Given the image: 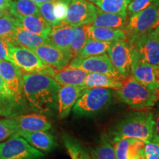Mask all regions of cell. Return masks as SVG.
I'll list each match as a JSON object with an SVG mask.
<instances>
[{"instance_id":"cell-1","label":"cell","mask_w":159,"mask_h":159,"mask_svg":"<svg viewBox=\"0 0 159 159\" xmlns=\"http://www.w3.org/2000/svg\"><path fill=\"white\" fill-rule=\"evenodd\" d=\"M61 85L52 77L39 73L22 75V89L32 111L49 115L57 109V93Z\"/></svg>"},{"instance_id":"cell-2","label":"cell","mask_w":159,"mask_h":159,"mask_svg":"<svg viewBox=\"0 0 159 159\" xmlns=\"http://www.w3.org/2000/svg\"><path fill=\"white\" fill-rule=\"evenodd\" d=\"M153 134V112L149 110L128 113L113 125L107 134L112 144L125 138L138 139L146 143L152 139Z\"/></svg>"},{"instance_id":"cell-3","label":"cell","mask_w":159,"mask_h":159,"mask_svg":"<svg viewBox=\"0 0 159 159\" xmlns=\"http://www.w3.org/2000/svg\"><path fill=\"white\" fill-rule=\"evenodd\" d=\"M115 95L121 102L134 110H149L158 100L156 92L137 81L132 75L124 77L122 86L116 89Z\"/></svg>"},{"instance_id":"cell-4","label":"cell","mask_w":159,"mask_h":159,"mask_svg":"<svg viewBox=\"0 0 159 159\" xmlns=\"http://www.w3.org/2000/svg\"><path fill=\"white\" fill-rule=\"evenodd\" d=\"M113 91L104 88H85L72 108L75 116H95L106 110L112 102Z\"/></svg>"},{"instance_id":"cell-5","label":"cell","mask_w":159,"mask_h":159,"mask_svg":"<svg viewBox=\"0 0 159 159\" xmlns=\"http://www.w3.org/2000/svg\"><path fill=\"white\" fill-rule=\"evenodd\" d=\"M9 53L11 62L16 65L21 71L27 73H39L52 77L56 72L54 68L43 62L31 49L11 44L9 47Z\"/></svg>"},{"instance_id":"cell-6","label":"cell","mask_w":159,"mask_h":159,"mask_svg":"<svg viewBox=\"0 0 159 159\" xmlns=\"http://www.w3.org/2000/svg\"><path fill=\"white\" fill-rule=\"evenodd\" d=\"M159 2L153 0L147 8L131 15L128 19L123 30L127 35V40L140 36L152 30L158 16Z\"/></svg>"},{"instance_id":"cell-7","label":"cell","mask_w":159,"mask_h":159,"mask_svg":"<svg viewBox=\"0 0 159 159\" xmlns=\"http://www.w3.org/2000/svg\"><path fill=\"white\" fill-rule=\"evenodd\" d=\"M44 153L19 136L0 142V159H43Z\"/></svg>"},{"instance_id":"cell-8","label":"cell","mask_w":159,"mask_h":159,"mask_svg":"<svg viewBox=\"0 0 159 159\" xmlns=\"http://www.w3.org/2000/svg\"><path fill=\"white\" fill-rule=\"evenodd\" d=\"M68 66L88 73H98L119 79L125 77L116 71L107 54L85 57L76 56L73 57Z\"/></svg>"},{"instance_id":"cell-9","label":"cell","mask_w":159,"mask_h":159,"mask_svg":"<svg viewBox=\"0 0 159 159\" xmlns=\"http://www.w3.org/2000/svg\"><path fill=\"white\" fill-rule=\"evenodd\" d=\"M127 41L142 61L159 66V42L154 30Z\"/></svg>"},{"instance_id":"cell-10","label":"cell","mask_w":159,"mask_h":159,"mask_svg":"<svg viewBox=\"0 0 159 159\" xmlns=\"http://www.w3.org/2000/svg\"><path fill=\"white\" fill-rule=\"evenodd\" d=\"M130 75L147 88L156 92V94L158 93L159 88V66L151 65L142 61L134 50Z\"/></svg>"},{"instance_id":"cell-11","label":"cell","mask_w":159,"mask_h":159,"mask_svg":"<svg viewBox=\"0 0 159 159\" xmlns=\"http://www.w3.org/2000/svg\"><path fill=\"white\" fill-rule=\"evenodd\" d=\"M0 75L18 102L30 110L23 94L22 73L21 69L11 61L2 60L0 61Z\"/></svg>"},{"instance_id":"cell-12","label":"cell","mask_w":159,"mask_h":159,"mask_svg":"<svg viewBox=\"0 0 159 159\" xmlns=\"http://www.w3.org/2000/svg\"><path fill=\"white\" fill-rule=\"evenodd\" d=\"M107 53L111 62L119 74L123 77L130 75L133 50L128 41L124 40L114 41Z\"/></svg>"},{"instance_id":"cell-13","label":"cell","mask_w":159,"mask_h":159,"mask_svg":"<svg viewBox=\"0 0 159 159\" xmlns=\"http://www.w3.org/2000/svg\"><path fill=\"white\" fill-rule=\"evenodd\" d=\"M98 7L87 0H71L65 21L71 26L90 25L97 17Z\"/></svg>"},{"instance_id":"cell-14","label":"cell","mask_w":159,"mask_h":159,"mask_svg":"<svg viewBox=\"0 0 159 159\" xmlns=\"http://www.w3.org/2000/svg\"><path fill=\"white\" fill-rule=\"evenodd\" d=\"M31 50L34 52L43 62L56 71L61 70L68 66L74 57L70 50L58 48L49 43H44Z\"/></svg>"},{"instance_id":"cell-15","label":"cell","mask_w":159,"mask_h":159,"mask_svg":"<svg viewBox=\"0 0 159 159\" xmlns=\"http://www.w3.org/2000/svg\"><path fill=\"white\" fill-rule=\"evenodd\" d=\"M85 89L84 86L61 85L57 93V111L60 119H64L69 116Z\"/></svg>"},{"instance_id":"cell-16","label":"cell","mask_w":159,"mask_h":159,"mask_svg":"<svg viewBox=\"0 0 159 159\" xmlns=\"http://www.w3.org/2000/svg\"><path fill=\"white\" fill-rule=\"evenodd\" d=\"M29 111L18 102L0 75V116L14 117Z\"/></svg>"},{"instance_id":"cell-17","label":"cell","mask_w":159,"mask_h":159,"mask_svg":"<svg viewBox=\"0 0 159 159\" xmlns=\"http://www.w3.org/2000/svg\"><path fill=\"white\" fill-rule=\"evenodd\" d=\"M72 29L73 26L67 23L65 20L57 21L54 25L51 26L50 31L47 37V43L66 50H70Z\"/></svg>"},{"instance_id":"cell-18","label":"cell","mask_w":159,"mask_h":159,"mask_svg":"<svg viewBox=\"0 0 159 159\" xmlns=\"http://www.w3.org/2000/svg\"><path fill=\"white\" fill-rule=\"evenodd\" d=\"M13 136H19L27 141L32 147L43 152H49L56 146L54 136L47 131L40 130L33 132L17 131ZM12 136V137H13Z\"/></svg>"},{"instance_id":"cell-19","label":"cell","mask_w":159,"mask_h":159,"mask_svg":"<svg viewBox=\"0 0 159 159\" xmlns=\"http://www.w3.org/2000/svg\"><path fill=\"white\" fill-rule=\"evenodd\" d=\"M16 121L18 131L33 132V131H47L52 128V124L44 115L40 114H21L14 116Z\"/></svg>"},{"instance_id":"cell-20","label":"cell","mask_w":159,"mask_h":159,"mask_svg":"<svg viewBox=\"0 0 159 159\" xmlns=\"http://www.w3.org/2000/svg\"><path fill=\"white\" fill-rule=\"evenodd\" d=\"M145 142L138 139L125 138L113 143L116 159H136L141 156Z\"/></svg>"},{"instance_id":"cell-21","label":"cell","mask_w":159,"mask_h":159,"mask_svg":"<svg viewBox=\"0 0 159 159\" xmlns=\"http://www.w3.org/2000/svg\"><path fill=\"white\" fill-rule=\"evenodd\" d=\"M86 71L66 66L61 70L56 71L52 78L61 85L84 86Z\"/></svg>"},{"instance_id":"cell-22","label":"cell","mask_w":159,"mask_h":159,"mask_svg":"<svg viewBox=\"0 0 159 159\" xmlns=\"http://www.w3.org/2000/svg\"><path fill=\"white\" fill-rule=\"evenodd\" d=\"M15 18L16 19L18 25L24 29L47 39L50 31L51 26L43 19L41 14Z\"/></svg>"},{"instance_id":"cell-23","label":"cell","mask_w":159,"mask_h":159,"mask_svg":"<svg viewBox=\"0 0 159 159\" xmlns=\"http://www.w3.org/2000/svg\"><path fill=\"white\" fill-rule=\"evenodd\" d=\"M86 30L89 39L108 42H114L120 40L127 41L126 33L123 30L97 27L91 24L86 25Z\"/></svg>"},{"instance_id":"cell-24","label":"cell","mask_w":159,"mask_h":159,"mask_svg":"<svg viewBox=\"0 0 159 159\" xmlns=\"http://www.w3.org/2000/svg\"><path fill=\"white\" fill-rule=\"evenodd\" d=\"M123 79L98 73H87L83 85L85 88H104L116 90L122 86Z\"/></svg>"},{"instance_id":"cell-25","label":"cell","mask_w":159,"mask_h":159,"mask_svg":"<svg viewBox=\"0 0 159 159\" xmlns=\"http://www.w3.org/2000/svg\"><path fill=\"white\" fill-rule=\"evenodd\" d=\"M47 43V39L27 31L17 24L13 36V45L33 49Z\"/></svg>"},{"instance_id":"cell-26","label":"cell","mask_w":159,"mask_h":159,"mask_svg":"<svg viewBox=\"0 0 159 159\" xmlns=\"http://www.w3.org/2000/svg\"><path fill=\"white\" fill-rule=\"evenodd\" d=\"M127 21H128V16L105 13L98 8L97 17L91 25L97 27L124 30Z\"/></svg>"},{"instance_id":"cell-27","label":"cell","mask_w":159,"mask_h":159,"mask_svg":"<svg viewBox=\"0 0 159 159\" xmlns=\"http://www.w3.org/2000/svg\"><path fill=\"white\" fill-rule=\"evenodd\" d=\"M92 159H116L114 148L107 134H102L98 144L90 150Z\"/></svg>"},{"instance_id":"cell-28","label":"cell","mask_w":159,"mask_h":159,"mask_svg":"<svg viewBox=\"0 0 159 159\" xmlns=\"http://www.w3.org/2000/svg\"><path fill=\"white\" fill-rule=\"evenodd\" d=\"M9 13L14 17L40 15L39 6L32 0H13Z\"/></svg>"},{"instance_id":"cell-29","label":"cell","mask_w":159,"mask_h":159,"mask_svg":"<svg viewBox=\"0 0 159 159\" xmlns=\"http://www.w3.org/2000/svg\"><path fill=\"white\" fill-rule=\"evenodd\" d=\"M63 141L71 159H92L90 152L74 137L65 134Z\"/></svg>"},{"instance_id":"cell-30","label":"cell","mask_w":159,"mask_h":159,"mask_svg":"<svg viewBox=\"0 0 159 159\" xmlns=\"http://www.w3.org/2000/svg\"><path fill=\"white\" fill-rule=\"evenodd\" d=\"M111 43L89 39L77 56L85 57L105 54L110 48Z\"/></svg>"},{"instance_id":"cell-31","label":"cell","mask_w":159,"mask_h":159,"mask_svg":"<svg viewBox=\"0 0 159 159\" xmlns=\"http://www.w3.org/2000/svg\"><path fill=\"white\" fill-rule=\"evenodd\" d=\"M132 0H97L94 4L103 12L127 15V7Z\"/></svg>"},{"instance_id":"cell-32","label":"cell","mask_w":159,"mask_h":159,"mask_svg":"<svg viewBox=\"0 0 159 159\" xmlns=\"http://www.w3.org/2000/svg\"><path fill=\"white\" fill-rule=\"evenodd\" d=\"M16 26V19L10 13L0 17V39L13 45V36Z\"/></svg>"},{"instance_id":"cell-33","label":"cell","mask_w":159,"mask_h":159,"mask_svg":"<svg viewBox=\"0 0 159 159\" xmlns=\"http://www.w3.org/2000/svg\"><path fill=\"white\" fill-rule=\"evenodd\" d=\"M89 39L86 25L74 26L70 42V51L73 57H76Z\"/></svg>"},{"instance_id":"cell-34","label":"cell","mask_w":159,"mask_h":159,"mask_svg":"<svg viewBox=\"0 0 159 159\" xmlns=\"http://www.w3.org/2000/svg\"><path fill=\"white\" fill-rule=\"evenodd\" d=\"M17 131V123L13 117L0 119V142L11 138Z\"/></svg>"},{"instance_id":"cell-35","label":"cell","mask_w":159,"mask_h":159,"mask_svg":"<svg viewBox=\"0 0 159 159\" xmlns=\"http://www.w3.org/2000/svg\"><path fill=\"white\" fill-rule=\"evenodd\" d=\"M55 1L37 4L39 6L40 14L50 26L54 25L58 21L54 13Z\"/></svg>"},{"instance_id":"cell-36","label":"cell","mask_w":159,"mask_h":159,"mask_svg":"<svg viewBox=\"0 0 159 159\" xmlns=\"http://www.w3.org/2000/svg\"><path fill=\"white\" fill-rule=\"evenodd\" d=\"M141 155L144 159H159V143L153 136L150 141L145 143Z\"/></svg>"},{"instance_id":"cell-37","label":"cell","mask_w":159,"mask_h":159,"mask_svg":"<svg viewBox=\"0 0 159 159\" xmlns=\"http://www.w3.org/2000/svg\"><path fill=\"white\" fill-rule=\"evenodd\" d=\"M71 0H55L54 13L58 21L65 20L67 11Z\"/></svg>"},{"instance_id":"cell-38","label":"cell","mask_w":159,"mask_h":159,"mask_svg":"<svg viewBox=\"0 0 159 159\" xmlns=\"http://www.w3.org/2000/svg\"><path fill=\"white\" fill-rule=\"evenodd\" d=\"M153 0H132L127 7V15L134 14L144 10L148 7Z\"/></svg>"},{"instance_id":"cell-39","label":"cell","mask_w":159,"mask_h":159,"mask_svg":"<svg viewBox=\"0 0 159 159\" xmlns=\"http://www.w3.org/2000/svg\"><path fill=\"white\" fill-rule=\"evenodd\" d=\"M11 44L5 40L0 39V61H11L9 53V47Z\"/></svg>"},{"instance_id":"cell-40","label":"cell","mask_w":159,"mask_h":159,"mask_svg":"<svg viewBox=\"0 0 159 159\" xmlns=\"http://www.w3.org/2000/svg\"><path fill=\"white\" fill-rule=\"evenodd\" d=\"M155 106H156V109L153 112L154 135L159 137V99L157 101Z\"/></svg>"},{"instance_id":"cell-41","label":"cell","mask_w":159,"mask_h":159,"mask_svg":"<svg viewBox=\"0 0 159 159\" xmlns=\"http://www.w3.org/2000/svg\"><path fill=\"white\" fill-rule=\"evenodd\" d=\"M13 0H0V17L9 13V8Z\"/></svg>"},{"instance_id":"cell-42","label":"cell","mask_w":159,"mask_h":159,"mask_svg":"<svg viewBox=\"0 0 159 159\" xmlns=\"http://www.w3.org/2000/svg\"><path fill=\"white\" fill-rule=\"evenodd\" d=\"M32 1H33L36 4H41V3H43V2H47L55 1V0H32Z\"/></svg>"},{"instance_id":"cell-43","label":"cell","mask_w":159,"mask_h":159,"mask_svg":"<svg viewBox=\"0 0 159 159\" xmlns=\"http://www.w3.org/2000/svg\"><path fill=\"white\" fill-rule=\"evenodd\" d=\"M158 26H159V6H158V16H157L156 22V24H155L153 29H155L157 27H158Z\"/></svg>"},{"instance_id":"cell-44","label":"cell","mask_w":159,"mask_h":159,"mask_svg":"<svg viewBox=\"0 0 159 159\" xmlns=\"http://www.w3.org/2000/svg\"><path fill=\"white\" fill-rule=\"evenodd\" d=\"M153 30H154L155 33H156V36H157V39H158V42H159V26H158V27H156V28L153 29Z\"/></svg>"},{"instance_id":"cell-45","label":"cell","mask_w":159,"mask_h":159,"mask_svg":"<svg viewBox=\"0 0 159 159\" xmlns=\"http://www.w3.org/2000/svg\"><path fill=\"white\" fill-rule=\"evenodd\" d=\"M153 137H154V138H155V139H156V140H157V141H158V142L159 143V137H158V136H156V135H154V134H153Z\"/></svg>"},{"instance_id":"cell-46","label":"cell","mask_w":159,"mask_h":159,"mask_svg":"<svg viewBox=\"0 0 159 159\" xmlns=\"http://www.w3.org/2000/svg\"><path fill=\"white\" fill-rule=\"evenodd\" d=\"M87 1L90 2H93V3H95L97 1V0H87Z\"/></svg>"},{"instance_id":"cell-47","label":"cell","mask_w":159,"mask_h":159,"mask_svg":"<svg viewBox=\"0 0 159 159\" xmlns=\"http://www.w3.org/2000/svg\"><path fill=\"white\" fill-rule=\"evenodd\" d=\"M136 159H144V158L142 156V155H141V156H139V158H136Z\"/></svg>"},{"instance_id":"cell-48","label":"cell","mask_w":159,"mask_h":159,"mask_svg":"<svg viewBox=\"0 0 159 159\" xmlns=\"http://www.w3.org/2000/svg\"><path fill=\"white\" fill-rule=\"evenodd\" d=\"M158 83H159V79H158ZM157 94H158V99H159V88H158V93H157Z\"/></svg>"},{"instance_id":"cell-49","label":"cell","mask_w":159,"mask_h":159,"mask_svg":"<svg viewBox=\"0 0 159 159\" xmlns=\"http://www.w3.org/2000/svg\"><path fill=\"white\" fill-rule=\"evenodd\" d=\"M156 1H158L159 2V0H156Z\"/></svg>"}]
</instances>
